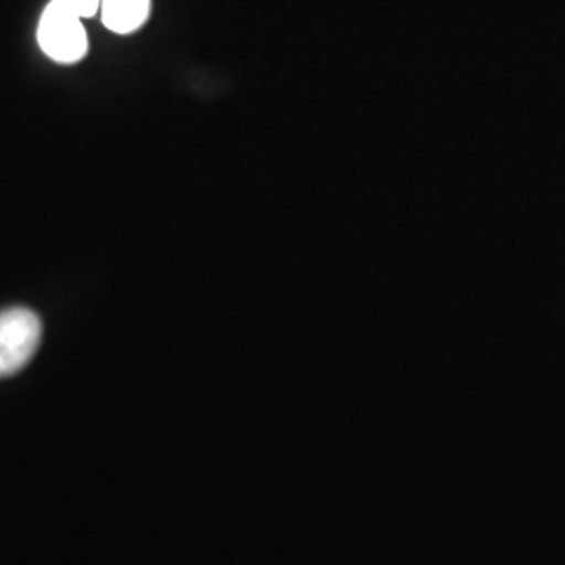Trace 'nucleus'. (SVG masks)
Masks as SVG:
<instances>
[{"instance_id":"7ed1b4c3","label":"nucleus","mask_w":565,"mask_h":565,"mask_svg":"<svg viewBox=\"0 0 565 565\" xmlns=\"http://www.w3.org/2000/svg\"><path fill=\"white\" fill-rule=\"evenodd\" d=\"M151 0H103V25L116 34H132L149 20Z\"/></svg>"},{"instance_id":"f257e3e1","label":"nucleus","mask_w":565,"mask_h":565,"mask_svg":"<svg viewBox=\"0 0 565 565\" xmlns=\"http://www.w3.org/2000/svg\"><path fill=\"white\" fill-rule=\"evenodd\" d=\"M39 44L49 60L78 63L88 53V36L82 18L67 0H51L39 23Z\"/></svg>"},{"instance_id":"20e7f679","label":"nucleus","mask_w":565,"mask_h":565,"mask_svg":"<svg viewBox=\"0 0 565 565\" xmlns=\"http://www.w3.org/2000/svg\"><path fill=\"white\" fill-rule=\"evenodd\" d=\"M67 2L74 9V13L84 20V18L97 15V11L102 9L103 0H67Z\"/></svg>"},{"instance_id":"f03ea898","label":"nucleus","mask_w":565,"mask_h":565,"mask_svg":"<svg viewBox=\"0 0 565 565\" xmlns=\"http://www.w3.org/2000/svg\"><path fill=\"white\" fill-rule=\"evenodd\" d=\"M42 323L28 308L0 312V377L20 373L41 345Z\"/></svg>"}]
</instances>
